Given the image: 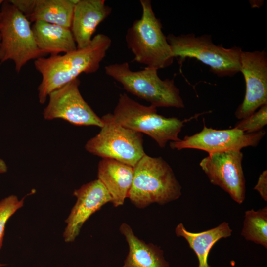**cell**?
<instances>
[{
	"label": "cell",
	"instance_id": "1",
	"mask_svg": "<svg viewBox=\"0 0 267 267\" xmlns=\"http://www.w3.org/2000/svg\"><path fill=\"white\" fill-rule=\"evenodd\" d=\"M111 42L110 37L100 33L93 37L90 44L85 48L61 55L36 59L35 67L42 76L38 88L39 102L44 103L50 93L78 78L82 73L97 71Z\"/></svg>",
	"mask_w": 267,
	"mask_h": 267
},
{
	"label": "cell",
	"instance_id": "2",
	"mask_svg": "<svg viewBox=\"0 0 267 267\" xmlns=\"http://www.w3.org/2000/svg\"><path fill=\"white\" fill-rule=\"evenodd\" d=\"M182 187L169 164L161 157L145 154L134 167L128 198L138 208L162 205L178 199Z\"/></svg>",
	"mask_w": 267,
	"mask_h": 267
},
{
	"label": "cell",
	"instance_id": "3",
	"mask_svg": "<svg viewBox=\"0 0 267 267\" xmlns=\"http://www.w3.org/2000/svg\"><path fill=\"white\" fill-rule=\"evenodd\" d=\"M142 15L128 29L126 41L134 61L157 70L170 66L174 57L161 22L149 0H140Z\"/></svg>",
	"mask_w": 267,
	"mask_h": 267
},
{
	"label": "cell",
	"instance_id": "4",
	"mask_svg": "<svg viewBox=\"0 0 267 267\" xmlns=\"http://www.w3.org/2000/svg\"><path fill=\"white\" fill-rule=\"evenodd\" d=\"M158 70L149 67L132 71L127 62L105 67L106 75L120 83L128 92L149 102L155 107L183 108L179 89L173 79L162 80Z\"/></svg>",
	"mask_w": 267,
	"mask_h": 267
},
{
	"label": "cell",
	"instance_id": "5",
	"mask_svg": "<svg viewBox=\"0 0 267 267\" xmlns=\"http://www.w3.org/2000/svg\"><path fill=\"white\" fill-rule=\"evenodd\" d=\"M113 116L122 126L144 133L153 139L161 148L169 141H178V134L188 119L166 117L157 113L156 107L143 105L131 99L126 94H120Z\"/></svg>",
	"mask_w": 267,
	"mask_h": 267
},
{
	"label": "cell",
	"instance_id": "6",
	"mask_svg": "<svg viewBox=\"0 0 267 267\" xmlns=\"http://www.w3.org/2000/svg\"><path fill=\"white\" fill-rule=\"evenodd\" d=\"M174 58H194L210 68L220 77H232L240 72V58L242 50L233 46L226 48L216 45L209 35L196 36L194 34L166 37Z\"/></svg>",
	"mask_w": 267,
	"mask_h": 267
},
{
	"label": "cell",
	"instance_id": "7",
	"mask_svg": "<svg viewBox=\"0 0 267 267\" xmlns=\"http://www.w3.org/2000/svg\"><path fill=\"white\" fill-rule=\"evenodd\" d=\"M30 22L8 0L3 1L0 8V61H13L17 73L30 60L45 55L37 45Z\"/></svg>",
	"mask_w": 267,
	"mask_h": 267
},
{
	"label": "cell",
	"instance_id": "8",
	"mask_svg": "<svg viewBox=\"0 0 267 267\" xmlns=\"http://www.w3.org/2000/svg\"><path fill=\"white\" fill-rule=\"evenodd\" d=\"M99 133L86 143L89 152L112 159L134 167L146 154L141 133L126 128L114 119L112 113L103 116Z\"/></svg>",
	"mask_w": 267,
	"mask_h": 267
},
{
	"label": "cell",
	"instance_id": "9",
	"mask_svg": "<svg viewBox=\"0 0 267 267\" xmlns=\"http://www.w3.org/2000/svg\"><path fill=\"white\" fill-rule=\"evenodd\" d=\"M243 158L241 150H231L210 153L199 164L210 182L227 192L239 204L243 203L246 197Z\"/></svg>",
	"mask_w": 267,
	"mask_h": 267
},
{
	"label": "cell",
	"instance_id": "10",
	"mask_svg": "<svg viewBox=\"0 0 267 267\" xmlns=\"http://www.w3.org/2000/svg\"><path fill=\"white\" fill-rule=\"evenodd\" d=\"M78 78L54 90L44 109V119H61L76 126H95L101 128L103 123L82 97Z\"/></svg>",
	"mask_w": 267,
	"mask_h": 267
},
{
	"label": "cell",
	"instance_id": "11",
	"mask_svg": "<svg viewBox=\"0 0 267 267\" xmlns=\"http://www.w3.org/2000/svg\"><path fill=\"white\" fill-rule=\"evenodd\" d=\"M265 134L266 132L263 130L246 133L234 128L216 130L204 125L200 132L192 135H186L179 141L170 142V147L178 150L199 149L208 154L231 150H241L244 147L257 146Z\"/></svg>",
	"mask_w": 267,
	"mask_h": 267
},
{
	"label": "cell",
	"instance_id": "12",
	"mask_svg": "<svg viewBox=\"0 0 267 267\" xmlns=\"http://www.w3.org/2000/svg\"><path fill=\"white\" fill-rule=\"evenodd\" d=\"M240 72L244 78V98L237 107L235 117L246 118L267 104V56L265 50L243 51L240 58Z\"/></svg>",
	"mask_w": 267,
	"mask_h": 267
},
{
	"label": "cell",
	"instance_id": "13",
	"mask_svg": "<svg viewBox=\"0 0 267 267\" xmlns=\"http://www.w3.org/2000/svg\"><path fill=\"white\" fill-rule=\"evenodd\" d=\"M73 194L77 200L65 221L67 225L63 235L67 243L74 242L90 216L112 201L108 191L98 179L84 184L75 190Z\"/></svg>",
	"mask_w": 267,
	"mask_h": 267
},
{
	"label": "cell",
	"instance_id": "14",
	"mask_svg": "<svg viewBox=\"0 0 267 267\" xmlns=\"http://www.w3.org/2000/svg\"><path fill=\"white\" fill-rule=\"evenodd\" d=\"M111 11L104 0H78L74 6L70 28L78 49L90 44L96 28Z\"/></svg>",
	"mask_w": 267,
	"mask_h": 267
},
{
	"label": "cell",
	"instance_id": "15",
	"mask_svg": "<svg viewBox=\"0 0 267 267\" xmlns=\"http://www.w3.org/2000/svg\"><path fill=\"white\" fill-rule=\"evenodd\" d=\"M134 176V167L117 160L103 158L98 163L97 177L111 195L115 207L128 197Z\"/></svg>",
	"mask_w": 267,
	"mask_h": 267
},
{
	"label": "cell",
	"instance_id": "16",
	"mask_svg": "<svg viewBox=\"0 0 267 267\" xmlns=\"http://www.w3.org/2000/svg\"><path fill=\"white\" fill-rule=\"evenodd\" d=\"M120 231L129 246L128 254L124 265L120 267H170L159 247L139 239L126 223L121 224Z\"/></svg>",
	"mask_w": 267,
	"mask_h": 267
},
{
	"label": "cell",
	"instance_id": "17",
	"mask_svg": "<svg viewBox=\"0 0 267 267\" xmlns=\"http://www.w3.org/2000/svg\"><path fill=\"white\" fill-rule=\"evenodd\" d=\"M39 49L45 55H58L77 49L69 28L42 21H36L31 26Z\"/></svg>",
	"mask_w": 267,
	"mask_h": 267
},
{
	"label": "cell",
	"instance_id": "18",
	"mask_svg": "<svg viewBox=\"0 0 267 267\" xmlns=\"http://www.w3.org/2000/svg\"><path fill=\"white\" fill-rule=\"evenodd\" d=\"M232 232L229 223L226 222L214 228L197 233L188 231L182 223L178 224L175 228L176 235L184 238L196 254L198 267H210L208 257L211 249L221 239L230 237Z\"/></svg>",
	"mask_w": 267,
	"mask_h": 267
},
{
	"label": "cell",
	"instance_id": "19",
	"mask_svg": "<svg viewBox=\"0 0 267 267\" xmlns=\"http://www.w3.org/2000/svg\"><path fill=\"white\" fill-rule=\"evenodd\" d=\"M78 0H36L30 22L42 21L71 28L75 5Z\"/></svg>",
	"mask_w": 267,
	"mask_h": 267
},
{
	"label": "cell",
	"instance_id": "20",
	"mask_svg": "<svg viewBox=\"0 0 267 267\" xmlns=\"http://www.w3.org/2000/svg\"><path fill=\"white\" fill-rule=\"evenodd\" d=\"M241 235L246 240L267 249V206L245 212Z\"/></svg>",
	"mask_w": 267,
	"mask_h": 267
},
{
	"label": "cell",
	"instance_id": "21",
	"mask_svg": "<svg viewBox=\"0 0 267 267\" xmlns=\"http://www.w3.org/2000/svg\"><path fill=\"white\" fill-rule=\"evenodd\" d=\"M25 197L19 200L14 195L5 197L0 201V249L2 246L6 224L9 219L24 205Z\"/></svg>",
	"mask_w": 267,
	"mask_h": 267
},
{
	"label": "cell",
	"instance_id": "22",
	"mask_svg": "<svg viewBox=\"0 0 267 267\" xmlns=\"http://www.w3.org/2000/svg\"><path fill=\"white\" fill-rule=\"evenodd\" d=\"M267 124V104L248 117L241 119L234 126V128L246 133L259 132Z\"/></svg>",
	"mask_w": 267,
	"mask_h": 267
},
{
	"label": "cell",
	"instance_id": "23",
	"mask_svg": "<svg viewBox=\"0 0 267 267\" xmlns=\"http://www.w3.org/2000/svg\"><path fill=\"white\" fill-rule=\"evenodd\" d=\"M8 1L14 5L27 18L32 13L36 3V0H10Z\"/></svg>",
	"mask_w": 267,
	"mask_h": 267
},
{
	"label": "cell",
	"instance_id": "24",
	"mask_svg": "<svg viewBox=\"0 0 267 267\" xmlns=\"http://www.w3.org/2000/svg\"><path fill=\"white\" fill-rule=\"evenodd\" d=\"M254 189L256 190L265 201H267V170L263 171L260 175Z\"/></svg>",
	"mask_w": 267,
	"mask_h": 267
},
{
	"label": "cell",
	"instance_id": "25",
	"mask_svg": "<svg viewBox=\"0 0 267 267\" xmlns=\"http://www.w3.org/2000/svg\"><path fill=\"white\" fill-rule=\"evenodd\" d=\"M7 171V166L5 161L0 158V174L5 173Z\"/></svg>",
	"mask_w": 267,
	"mask_h": 267
},
{
	"label": "cell",
	"instance_id": "26",
	"mask_svg": "<svg viewBox=\"0 0 267 267\" xmlns=\"http://www.w3.org/2000/svg\"><path fill=\"white\" fill-rule=\"evenodd\" d=\"M4 0H0V8H1V6L2 5V4L3 3Z\"/></svg>",
	"mask_w": 267,
	"mask_h": 267
},
{
	"label": "cell",
	"instance_id": "27",
	"mask_svg": "<svg viewBox=\"0 0 267 267\" xmlns=\"http://www.w3.org/2000/svg\"><path fill=\"white\" fill-rule=\"evenodd\" d=\"M4 264H2L0 263V267L3 266H4Z\"/></svg>",
	"mask_w": 267,
	"mask_h": 267
},
{
	"label": "cell",
	"instance_id": "28",
	"mask_svg": "<svg viewBox=\"0 0 267 267\" xmlns=\"http://www.w3.org/2000/svg\"><path fill=\"white\" fill-rule=\"evenodd\" d=\"M0 39H1V38H0Z\"/></svg>",
	"mask_w": 267,
	"mask_h": 267
},
{
	"label": "cell",
	"instance_id": "29",
	"mask_svg": "<svg viewBox=\"0 0 267 267\" xmlns=\"http://www.w3.org/2000/svg\"></svg>",
	"mask_w": 267,
	"mask_h": 267
}]
</instances>
